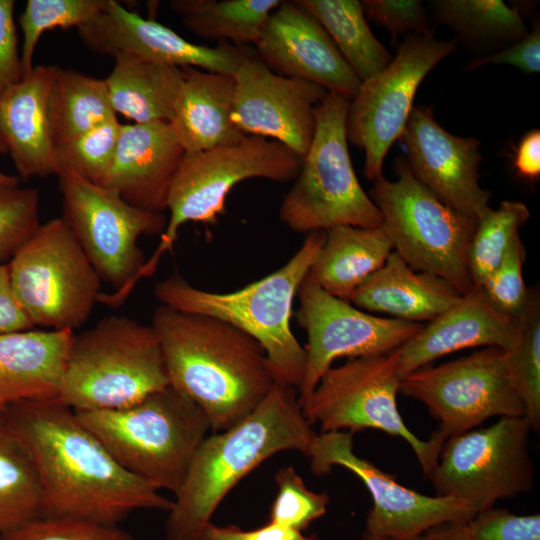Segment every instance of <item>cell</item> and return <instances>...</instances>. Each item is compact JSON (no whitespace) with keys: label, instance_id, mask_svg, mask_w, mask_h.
<instances>
[{"label":"cell","instance_id":"cell-2","mask_svg":"<svg viewBox=\"0 0 540 540\" xmlns=\"http://www.w3.org/2000/svg\"><path fill=\"white\" fill-rule=\"evenodd\" d=\"M152 326L170 386L201 408L214 433L253 412L276 382L262 346L229 323L160 305Z\"/></svg>","mask_w":540,"mask_h":540},{"label":"cell","instance_id":"cell-22","mask_svg":"<svg viewBox=\"0 0 540 540\" xmlns=\"http://www.w3.org/2000/svg\"><path fill=\"white\" fill-rule=\"evenodd\" d=\"M519 336V318L498 310L482 287H473L450 308L396 349L401 377L434 360L467 348L498 347L510 351Z\"/></svg>","mask_w":540,"mask_h":540},{"label":"cell","instance_id":"cell-30","mask_svg":"<svg viewBox=\"0 0 540 540\" xmlns=\"http://www.w3.org/2000/svg\"><path fill=\"white\" fill-rule=\"evenodd\" d=\"M327 32L361 83L376 76L391 56L372 33L357 0H295Z\"/></svg>","mask_w":540,"mask_h":540},{"label":"cell","instance_id":"cell-12","mask_svg":"<svg viewBox=\"0 0 540 540\" xmlns=\"http://www.w3.org/2000/svg\"><path fill=\"white\" fill-rule=\"evenodd\" d=\"M63 199V219L71 229L101 281L113 293H100L98 302L115 305L145 263L138 246L142 235L162 234L163 213L129 205L120 195L91 183L70 169L57 173Z\"/></svg>","mask_w":540,"mask_h":540},{"label":"cell","instance_id":"cell-3","mask_svg":"<svg viewBox=\"0 0 540 540\" xmlns=\"http://www.w3.org/2000/svg\"><path fill=\"white\" fill-rule=\"evenodd\" d=\"M295 389L275 382L253 412L204 439L174 493L165 525L167 540H202L217 507L244 476L280 451L308 454L316 433Z\"/></svg>","mask_w":540,"mask_h":540},{"label":"cell","instance_id":"cell-43","mask_svg":"<svg viewBox=\"0 0 540 540\" xmlns=\"http://www.w3.org/2000/svg\"><path fill=\"white\" fill-rule=\"evenodd\" d=\"M470 540H540V515H516L507 509L488 508L468 523Z\"/></svg>","mask_w":540,"mask_h":540},{"label":"cell","instance_id":"cell-32","mask_svg":"<svg viewBox=\"0 0 540 540\" xmlns=\"http://www.w3.org/2000/svg\"><path fill=\"white\" fill-rule=\"evenodd\" d=\"M280 0H171L170 8L184 26L200 38L255 44Z\"/></svg>","mask_w":540,"mask_h":540},{"label":"cell","instance_id":"cell-25","mask_svg":"<svg viewBox=\"0 0 540 540\" xmlns=\"http://www.w3.org/2000/svg\"><path fill=\"white\" fill-rule=\"evenodd\" d=\"M74 335L69 330L0 334V402L58 398Z\"/></svg>","mask_w":540,"mask_h":540},{"label":"cell","instance_id":"cell-41","mask_svg":"<svg viewBox=\"0 0 540 540\" xmlns=\"http://www.w3.org/2000/svg\"><path fill=\"white\" fill-rule=\"evenodd\" d=\"M524 260L525 249L519 235L497 268L480 286L498 310L516 319L524 312L530 295L523 279Z\"/></svg>","mask_w":540,"mask_h":540},{"label":"cell","instance_id":"cell-10","mask_svg":"<svg viewBox=\"0 0 540 540\" xmlns=\"http://www.w3.org/2000/svg\"><path fill=\"white\" fill-rule=\"evenodd\" d=\"M401 378L396 350L351 358L324 373L302 412L311 426L319 424L321 433L376 429L402 438L428 477L447 437L437 430L421 440L409 430L396 402Z\"/></svg>","mask_w":540,"mask_h":540},{"label":"cell","instance_id":"cell-6","mask_svg":"<svg viewBox=\"0 0 540 540\" xmlns=\"http://www.w3.org/2000/svg\"><path fill=\"white\" fill-rule=\"evenodd\" d=\"M169 385L153 326L111 315L74 335L58 399L74 411L113 410Z\"/></svg>","mask_w":540,"mask_h":540},{"label":"cell","instance_id":"cell-27","mask_svg":"<svg viewBox=\"0 0 540 540\" xmlns=\"http://www.w3.org/2000/svg\"><path fill=\"white\" fill-rule=\"evenodd\" d=\"M172 129L186 152L235 144L246 135L232 122L235 78L193 67L182 68Z\"/></svg>","mask_w":540,"mask_h":540},{"label":"cell","instance_id":"cell-50","mask_svg":"<svg viewBox=\"0 0 540 540\" xmlns=\"http://www.w3.org/2000/svg\"><path fill=\"white\" fill-rule=\"evenodd\" d=\"M415 540H470L467 523L447 522L436 525Z\"/></svg>","mask_w":540,"mask_h":540},{"label":"cell","instance_id":"cell-28","mask_svg":"<svg viewBox=\"0 0 540 540\" xmlns=\"http://www.w3.org/2000/svg\"><path fill=\"white\" fill-rule=\"evenodd\" d=\"M392 251L383 225L335 226L325 231L308 275L327 293L349 302L355 289L384 265Z\"/></svg>","mask_w":540,"mask_h":540},{"label":"cell","instance_id":"cell-1","mask_svg":"<svg viewBox=\"0 0 540 540\" xmlns=\"http://www.w3.org/2000/svg\"><path fill=\"white\" fill-rule=\"evenodd\" d=\"M0 423L21 444L41 486L40 517L118 526L137 509L172 501L124 469L58 398L6 403Z\"/></svg>","mask_w":540,"mask_h":540},{"label":"cell","instance_id":"cell-51","mask_svg":"<svg viewBox=\"0 0 540 540\" xmlns=\"http://www.w3.org/2000/svg\"><path fill=\"white\" fill-rule=\"evenodd\" d=\"M8 150L0 138V154H7ZM19 184V179L15 176H11L3 173L0 170V185H16Z\"/></svg>","mask_w":540,"mask_h":540},{"label":"cell","instance_id":"cell-42","mask_svg":"<svg viewBox=\"0 0 540 540\" xmlns=\"http://www.w3.org/2000/svg\"><path fill=\"white\" fill-rule=\"evenodd\" d=\"M0 540H135L118 526L68 519L35 518L0 533Z\"/></svg>","mask_w":540,"mask_h":540},{"label":"cell","instance_id":"cell-24","mask_svg":"<svg viewBox=\"0 0 540 540\" xmlns=\"http://www.w3.org/2000/svg\"><path fill=\"white\" fill-rule=\"evenodd\" d=\"M55 66H36L0 96V138L24 180L57 175L49 119Z\"/></svg>","mask_w":540,"mask_h":540},{"label":"cell","instance_id":"cell-39","mask_svg":"<svg viewBox=\"0 0 540 540\" xmlns=\"http://www.w3.org/2000/svg\"><path fill=\"white\" fill-rule=\"evenodd\" d=\"M40 225L38 190L0 185V264L10 261Z\"/></svg>","mask_w":540,"mask_h":540},{"label":"cell","instance_id":"cell-53","mask_svg":"<svg viewBox=\"0 0 540 540\" xmlns=\"http://www.w3.org/2000/svg\"><path fill=\"white\" fill-rule=\"evenodd\" d=\"M4 405H5V403L0 402V413H1V411H2V409H3V407H4Z\"/></svg>","mask_w":540,"mask_h":540},{"label":"cell","instance_id":"cell-7","mask_svg":"<svg viewBox=\"0 0 540 540\" xmlns=\"http://www.w3.org/2000/svg\"><path fill=\"white\" fill-rule=\"evenodd\" d=\"M301 163L302 158L282 143L259 136H245L235 144L186 152L170 187L167 201L170 216L160 242L121 298L126 300L140 279L155 273L183 224L214 223L224 212L226 197L236 184L251 178L286 183L297 177Z\"/></svg>","mask_w":540,"mask_h":540},{"label":"cell","instance_id":"cell-31","mask_svg":"<svg viewBox=\"0 0 540 540\" xmlns=\"http://www.w3.org/2000/svg\"><path fill=\"white\" fill-rule=\"evenodd\" d=\"M48 110L55 148L117 116L105 79L57 66Z\"/></svg>","mask_w":540,"mask_h":540},{"label":"cell","instance_id":"cell-14","mask_svg":"<svg viewBox=\"0 0 540 540\" xmlns=\"http://www.w3.org/2000/svg\"><path fill=\"white\" fill-rule=\"evenodd\" d=\"M399 392L422 402L447 438L495 416H525L508 351L498 347L413 371L401 378Z\"/></svg>","mask_w":540,"mask_h":540},{"label":"cell","instance_id":"cell-23","mask_svg":"<svg viewBox=\"0 0 540 540\" xmlns=\"http://www.w3.org/2000/svg\"><path fill=\"white\" fill-rule=\"evenodd\" d=\"M185 153L169 122L122 124L114 160L102 186L117 192L133 207L163 213Z\"/></svg>","mask_w":540,"mask_h":540},{"label":"cell","instance_id":"cell-38","mask_svg":"<svg viewBox=\"0 0 540 540\" xmlns=\"http://www.w3.org/2000/svg\"><path fill=\"white\" fill-rule=\"evenodd\" d=\"M121 126L116 116L57 146L58 171L70 169L85 180L102 186L114 160Z\"/></svg>","mask_w":540,"mask_h":540},{"label":"cell","instance_id":"cell-46","mask_svg":"<svg viewBox=\"0 0 540 540\" xmlns=\"http://www.w3.org/2000/svg\"><path fill=\"white\" fill-rule=\"evenodd\" d=\"M486 64H509L525 73L540 71V27L534 26L522 39L510 47L487 57L472 60L465 70H472Z\"/></svg>","mask_w":540,"mask_h":540},{"label":"cell","instance_id":"cell-37","mask_svg":"<svg viewBox=\"0 0 540 540\" xmlns=\"http://www.w3.org/2000/svg\"><path fill=\"white\" fill-rule=\"evenodd\" d=\"M106 0H28L19 24L23 32L20 61L23 77L33 69L41 35L57 27H80L98 14Z\"/></svg>","mask_w":540,"mask_h":540},{"label":"cell","instance_id":"cell-36","mask_svg":"<svg viewBox=\"0 0 540 540\" xmlns=\"http://www.w3.org/2000/svg\"><path fill=\"white\" fill-rule=\"evenodd\" d=\"M511 371L525 406L532 430L540 428V299L530 290L529 300L519 317V336L508 351Z\"/></svg>","mask_w":540,"mask_h":540},{"label":"cell","instance_id":"cell-5","mask_svg":"<svg viewBox=\"0 0 540 540\" xmlns=\"http://www.w3.org/2000/svg\"><path fill=\"white\" fill-rule=\"evenodd\" d=\"M75 413L124 469L173 493L211 429L201 408L170 385L124 408Z\"/></svg>","mask_w":540,"mask_h":540},{"label":"cell","instance_id":"cell-21","mask_svg":"<svg viewBox=\"0 0 540 540\" xmlns=\"http://www.w3.org/2000/svg\"><path fill=\"white\" fill-rule=\"evenodd\" d=\"M275 73L319 85L352 100L361 81L322 25L296 1H282L268 16L254 44Z\"/></svg>","mask_w":540,"mask_h":540},{"label":"cell","instance_id":"cell-45","mask_svg":"<svg viewBox=\"0 0 540 540\" xmlns=\"http://www.w3.org/2000/svg\"><path fill=\"white\" fill-rule=\"evenodd\" d=\"M13 0H0V96L22 78Z\"/></svg>","mask_w":540,"mask_h":540},{"label":"cell","instance_id":"cell-17","mask_svg":"<svg viewBox=\"0 0 540 540\" xmlns=\"http://www.w3.org/2000/svg\"><path fill=\"white\" fill-rule=\"evenodd\" d=\"M306 456L316 475L329 473L333 466H342L361 479L373 500L364 533L415 540L436 525L468 523L476 515L473 508L455 497L428 496L399 484L372 462L354 453L351 432L316 434Z\"/></svg>","mask_w":540,"mask_h":540},{"label":"cell","instance_id":"cell-49","mask_svg":"<svg viewBox=\"0 0 540 540\" xmlns=\"http://www.w3.org/2000/svg\"><path fill=\"white\" fill-rule=\"evenodd\" d=\"M513 167L526 180L535 181L540 176V131L527 132L520 140L513 157Z\"/></svg>","mask_w":540,"mask_h":540},{"label":"cell","instance_id":"cell-40","mask_svg":"<svg viewBox=\"0 0 540 540\" xmlns=\"http://www.w3.org/2000/svg\"><path fill=\"white\" fill-rule=\"evenodd\" d=\"M277 495L270 507L269 521L303 532L327 511L329 496L309 490L291 466L275 475Z\"/></svg>","mask_w":540,"mask_h":540},{"label":"cell","instance_id":"cell-52","mask_svg":"<svg viewBox=\"0 0 540 540\" xmlns=\"http://www.w3.org/2000/svg\"><path fill=\"white\" fill-rule=\"evenodd\" d=\"M362 540H396L387 537L374 536L367 533L363 534Z\"/></svg>","mask_w":540,"mask_h":540},{"label":"cell","instance_id":"cell-13","mask_svg":"<svg viewBox=\"0 0 540 540\" xmlns=\"http://www.w3.org/2000/svg\"><path fill=\"white\" fill-rule=\"evenodd\" d=\"M531 431L525 416L500 417L489 427L448 437L427 477L436 495L455 497L477 514L529 492L534 485Z\"/></svg>","mask_w":540,"mask_h":540},{"label":"cell","instance_id":"cell-44","mask_svg":"<svg viewBox=\"0 0 540 540\" xmlns=\"http://www.w3.org/2000/svg\"><path fill=\"white\" fill-rule=\"evenodd\" d=\"M366 19L387 29L394 41L402 34L430 32L427 13L419 0H363Z\"/></svg>","mask_w":540,"mask_h":540},{"label":"cell","instance_id":"cell-15","mask_svg":"<svg viewBox=\"0 0 540 540\" xmlns=\"http://www.w3.org/2000/svg\"><path fill=\"white\" fill-rule=\"evenodd\" d=\"M456 50L455 41H439L433 33L406 36L390 64L361 83L346 115L347 140L364 151V176H383V162L391 145L401 140L416 91L425 76Z\"/></svg>","mask_w":540,"mask_h":540},{"label":"cell","instance_id":"cell-18","mask_svg":"<svg viewBox=\"0 0 540 540\" xmlns=\"http://www.w3.org/2000/svg\"><path fill=\"white\" fill-rule=\"evenodd\" d=\"M232 122L246 136L282 143L301 158L316 126V108L327 91L312 82L279 75L256 55L234 74Z\"/></svg>","mask_w":540,"mask_h":540},{"label":"cell","instance_id":"cell-33","mask_svg":"<svg viewBox=\"0 0 540 540\" xmlns=\"http://www.w3.org/2000/svg\"><path fill=\"white\" fill-rule=\"evenodd\" d=\"M41 486L28 454L0 423V533L40 517Z\"/></svg>","mask_w":540,"mask_h":540},{"label":"cell","instance_id":"cell-8","mask_svg":"<svg viewBox=\"0 0 540 540\" xmlns=\"http://www.w3.org/2000/svg\"><path fill=\"white\" fill-rule=\"evenodd\" d=\"M350 100L328 93L316 108L310 147L279 209L280 220L300 233L335 226L378 227L382 215L355 174L348 150Z\"/></svg>","mask_w":540,"mask_h":540},{"label":"cell","instance_id":"cell-9","mask_svg":"<svg viewBox=\"0 0 540 540\" xmlns=\"http://www.w3.org/2000/svg\"><path fill=\"white\" fill-rule=\"evenodd\" d=\"M397 179L381 176L370 198L379 209L395 251L412 269L436 275L462 295L473 284L469 246L478 220L444 204L412 174L406 158L394 162Z\"/></svg>","mask_w":540,"mask_h":540},{"label":"cell","instance_id":"cell-26","mask_svg":"<svg viewBox=\"0 0 540 540\" xmlns=\"http://www.w3.org/2000/svg\"><path fill=\"white\" fill-rule=\"evenodd\" d=\"M462 294L446 280L412 269L395 252L351 294L349 302L368 312L408 322H430Z\"/></svg>","mask_w":540,"mask_h":540},{"label":"cell","instance_id":"cell-47","mask_svg":"<svg viewBox=\"0 0 540 540\" xmlns=\"http://www.w3.org/2000/svg\"><path fill=\"white\" fill-rule=\"evenodd\" d=\"M202 540H316L305 536L303 532L268 522L253 530H242L238 526H217L209 523L204 530Z\"/></svg>","mask_w":540,"mask_h":540},{"label":"cell","instance_id":"cell-29","mask_svg":"<svg viewBox=\"0 0 540 540\" xmlns=\"http://www.w3.org/2000/svg\"><path fill=\"white\" fill-rule=\"evenodd\" d=\"M105 79L114 112L134 123L171 122L183 82L182 68L117 54Z\"/></svg>","mask_w":540,"mask_h":540},{"label":"cell","instance_id":"cell-20","mask_svg":"<svg viewBox=\"0 0 540 540\" xmlns=\"http://www.w3.org/2000/svg\"><path fill=\"white\" fill-rule=\"evenodd\" d=\"M401 140L412 174L444 204L477 220L491 209V193L479 184L478 139L450 134L431 108L416 106Z\"/></svg>","mask_w":540,"mask_h":540},{"label":"cell","instance_id":"cell-48","mask_svg":"<svg viewBox=\"0 0 540 540\" xmlns=\"http://www.w3.org/2000/svg\"><path fill=\"white\" fill-rule=\"evenodd\" d=\"M32 328L13 293L8 265L0 264V334Z\"/></svg>","mask_w":540,"mask_h":540},{"label":"cell","instance_id":"cell-19","mask_svg":"<svg viewBox=\"0 0 540 540\" xmlns=\"http://www.w3.org/2000/svg\"><path fill=\"white\" fill-rule=\"evenodd\" d=\"M77 30L83 43L95 53L112 57L128 54L178 68L234 75L252 54L248 47L229 42H219L216 47L189 42L169 27L145 19L114 0H106L104 8Z\"/></svg>","mask_w":540,"mask_h":540},{"label":"cell","instance_id":"cell-34","mask_svg":"<svg viewBox=\"0 0 540 540\" xmlns=\"http://www.w3.org/2000/svg\"><path fill=\"white\" fill-rule=\"evenodd\" d=\"M436 15L470 42H517L528 30L517 8L501 0H440Z\"/></svg>","mask_w":540,"mask_h":540},{"label":"cell","instance_id":"cell-4","mask_svg":"<svg viewBox=\"0 0 540 540\" xmlns=\"http://www.w3.org/2000/svg\"><path fill=\"white\" fill-rule=\"evenodd\" d=\"M324 239L325 231L308 233L285 265L234 292L202 290L171 276L156 284L154 295L170 309L214 317L247 333L264 349L275 381L298 390L306 353L290 327L293 302Z\"/></svg>","mask_w":540,"mask_h":540},{"label":"cell","instance_id":"cell-11","mask_svg":"<svg viewBox=\"0 0 540 540\" xmlns=\"http://www.w3.org/2000/svg\"><path fill=\"white\" fill-rule=\"evenodd\" d=\"M7 265L33 326L74 332L98 302L101 279L62 217L41 224Z\"/></svg>","mask_w":540,"mask_h":540},{"label":"cell","instance_id":"cell-35","mask_svg":"<svg viewBox=\"0 0 540 540\" xmlns=\"http://www.w3.org/2000/svg\"><path fill=\"white\" fill-rule=\"evenodd\" d=\"M529 217L530 211L523 202L505 200L478 220L468 251L473 287L481 286L497 268Z\"/></svg>","mask_w":540,"mask_h":540},{"label":"cell","instance_id":"cell-16","mask_svg":"<svg viewBox=\"0 0 540 540\" xmlns=\"http://www.w3.org/2000/svg\"><path fill=\"white\" fill-rule=\"evenodd\" d=\"M297 296L295 317L307 333L305 369L297 390L301 409L334 360L387 354L409 341L424 325L369 314L327 293L309 275Z\"/></svg>","mask_w":540,"mask_h":540}]
</instances>
